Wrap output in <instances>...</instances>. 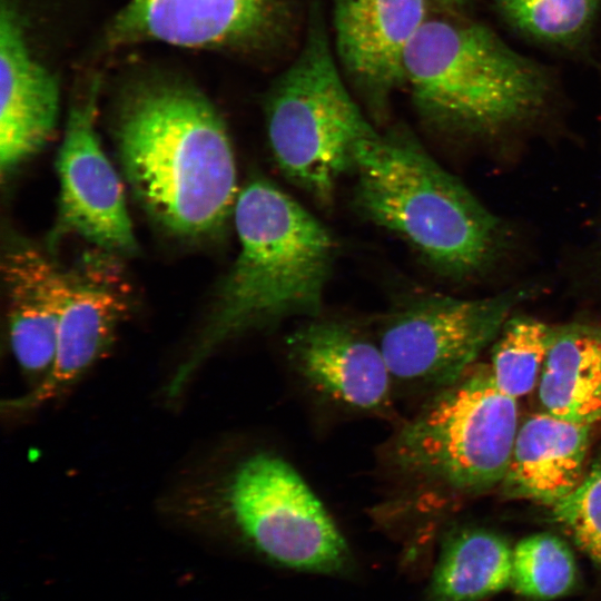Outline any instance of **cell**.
<instances>
[{
    "instance_id": "cell-17",
    "label": "cell",
    "mask_w": 601,
    "mask_h": 601,
    "mask_svg": "<svg viewBox=\"0 0 601 601\" xmlns=\"http://www.w3.org/2000/svg\"><path fill=\"white\" fill-rule=\"evenodd\" d=\"M544 412L591 427L601 420V326L553 328L539 380Z\"/></svg>"
},
{
    "instance_id": "cell-20",
    "label": "cell",
    "mask_w": 601,
    "mask_h": 601,
    "mask_svg": "<svg viewBox=\"0 0 601 601\" xmlns=\"http://www.w3.org/2000/svg\"><path fill=\"white\" fill-rule=\"evenodd\" d=\"M516 31L538 42L571 47L592 28L601 0H494Z\"/></svg>"
},
{
    "instance_id": "cell-1",
    "label": "cell",
    "mask_w": 601,
    "mask_h": 601,
    "mask_svg": "<svg viewBox=\"0 0 601 601\" xmlns=\"http://www.w3.org/2000/svg\"><path fill=\"white\" fill-rule=\"evenodd\" d=\"M117 145L136 197L170 233L204 237L233 214L239 191L231 141L196 89L164 82L135 90L119 115Z\"/></svg>"
},
{
    "instance_id": "cell-5",
    "label": "cell",
    "mask_w": 601,
    "mask_h": 601,
    "mask_svg": "<svg viewBox=\"0 0 601 601\" xmlns=\"http://www.w3.org/2000/svg\"><path fill=\"white\" fill-rule=\"evenodd\" d=\"M404 82L435 126L496 135L534 119L552 95L550 72L486 26L427 19L407 47Z\"/></svg>"
},
{
    "instance_id": "cell-9",
    "label": "cell",
    "mask_w": 601,
    "mask_h": 601,
    "mask_svg": "<svg viewBox=\"0 0 601 601\" xmlns=\"http://www.w3.org/2000/svg\"><path fill=\"white\" fill-rule=\"evenodd\" d=\"M98 92L95 79L69 110L57 158L56 231L78 235L98 249L124 255L136 249V238L120 178L96 132Z\"/></svg>"
},
{
    "instance_id": "cell-12",
    "label": "cell",
    "mask_w": 601,
    "mask_h": 601,
    "mask_svg": "<svg viewBox=\"0 0 601 601\" xmlns=\"http://www.w3.org/2000/svg\"><path fill=\"white\" fill-rule=\"evenodd\" d=\"M284 9V0H129L110 24L108 43L247 47L266 39L278 27Z\"/></svg>"
},
{
    "instance_id": "cell-2",
    "label": "cell",
    "mask_w": 601,
    "mask_h": 601,
    "mask_svg": "<svg viewBox=\"0 0 601 601\" xmlns=\"http://www.w3.org/2000/svg\"><path fill=\"white\" fill-rule=\"evenodd\" d=\"M234 223L239 252L194 353L177 371L176 395L218 345L293 317L321 316L336 255L328 229L298 201L265 178L238 193Z\"/></svg>"
},
{
    "instance_id": "cell-11",
    "label": "cell",
    "mask_w": 601,
    "mask_h": 601,
    "mask_svg": "<svg viewBox=\"0 0 601 601\" xmlns=\"http://www.w3.org/2000/svg\"><path fill=\"white\" fill-rule=\"evenodd\" d=\"M67 273L53 361L31 391L9 403L12 410H32L60 394L102 354L129 312L131 287L116 254L96 248Z\"/></svg>"
},
{
    "instance_id": "cell-3",
    "label": "cell",
    "mask_w": 601,
    "mask_h": 601,
    "mask_svg": "<svg viewBox=\"0 0 601 601\" xmlns=\"http://www.w3.org/2000/svg\"><path fill=\"white\" fill-rule=\"evenodd\" d=\"M519 431L515 398L474 364L425 397L383 444L380 470L386 514L428 516L450 501L502 482Z\"/></svg>"
},
{
    "instance_id": "cell-10",
    "label": "cell",
    "mask_w": 601,
    "mask_h": 601,
    "mask_svg": "<svg viewBox=\"0 0 601 601\" xmlns=\"http://www.w3.org/2000/svg\"><path fill=\"white\" fill-rule=\"evenodd\" d=\"M285 354L293 373L319 401L348 414L395 416L396 394L375 335L318 316L286 337Z\"/></svg>"
},
{
    "instance_id": "cell-4",
    "label": "cell",
    "mask_w": 601,
    "mask_h": 601,
    "mask_svg": "<svg viewBox=\"0 0 601 601\" xmlns=\"http://www.w3.org/2000/svg\"><path fill=\"white\" fill-rule=\"evenodd\" d=\"M354 201L434 272L464 279L489 269L506 244L503 223L410 134L378 132L358 149Z\"/></svg>"
},
{
    "instance_id": "cell-7",
    "label": "cell",
    "mask_w": 601,
    "mask_h": 601,
    "mask_svg": "<svg viewBox=\"0 0 601 601\" xmlns=\"http://www.w3.org/2000/svg\"><path fill=\"white\" fill-rule=\"evenodd\" d=\"M530 294L524 286L484 298L426 295L398 305L375 334L395 394L427 397L456 381Z\"/></svg>"
},
{
    "instance_id": "cell-8",
    "label": "cell",
    "mask_w": 601,
    "mask_h": 601,
    "mask_svg": "<svg viewBox=\"0 0 601 601\" xmlns=\"http://www.w3.org/2000/svg\"><path fill=\"white\" fill-rule=\"evenodd\" d=\"M224 501L242 534L268 559L312 572L345 565L348 550L336 523L282 455L260 450L243 459L228 477Z\"/></svg>"
},
{
    "instance_id": "cell-15",
    "label": "cell",
    "mask_w": 601,
    "mask_h": 601,
    "mask_svg": "<svg viewBox=\"0 0 601 601\" xmlns=\"http://www.w3.org/2000/svg\"><path fill=\"white\" fill-rule=\"evenodd\" d=\"M2 270L13 355L26 373L46 374L69 296L68 273L27 245L7 252Z\"/></svg>"
},
{
    "instance_id": "cell-18",
    "label": "cell",
    "mask_w": 601,
    "mask_h": 601,
    "mask_svg": "<svg viewBox=\"0 0 601 601\" xmlns=\"http://www.w3.org/2000/svg\"><path fill=\"white\" fill-rule=\"evenodd\" d=\"M513 550L501 536L465 529L445 542L431 585L432 601H479L510 585Z\"/></svg>"
},
{
    "instance_id": "cell-22",
    "label": "cell",
    "mask_w": 601,
    "mask_h": 601,
    "mask_svg": "<svg viewBox=\"0 0 601 601\" xmlns=\"http://www.w3.org/2000/svg\"><path fill=\"white\" fill-rule=\"evenodd\" d=\"M551 509L555 521L601 570V463Z\"/></svg>"
},
{
    "instance_id": "cell-23",
    "label": "cell",
    "mask_w": 601,
    "mask_h": 601,
    "mask_svg": "<svg viewBox=\"0 0 601 601\" xmlns=\"http://www.w3.org/2000/svg\"><path fill=\"white\" fill-rule=\"evenodd\" d=\"M445 9H461L469 0H434Z\"/></svg>"
},
{
    "instance_id": "cell-13",
    "label": "cell",
    "mask_w": 601,
    "mask_h": 601,
    "mask_svg": "<svg viewBox=\"0 0 601 601\" xmlns=\"http://www.w3.org/2000/svg\"><path fill=\"white\" fill-rule=\"evenodd\" d=\"M427 0H334L337 61L368 110L383 119L404 82L408 45L428 19Z\"/></svg>"
},
{
    "instance_id": "cell-16",
    "label": "cell",
    "mask_w": 601,
    "mask_h": 601,
    "mask_svg": "<svg viewBox=\"0 0 601 601\" xmlns=\"http://www.w3.org/2000/svg\"><path fill=\"white\" fill-rule=\"evenodd\" d=\"M589 440V426L546 412L530 416L514 441L502 481L505 492L553 506L582 481Z\"/></svg>"
},
{
    "instance_id": "cell-21",
    "label": "cell",
    "mask_w": 601,
    "mask_h": 601,
    "mask_svg": "<svg viewBox=\"0 0 601 601\" xmlns=\"http://www.w3.org/2000/svg\"><path fill=\"white\" fill-rule=\"evenodd\" d=\"M575 580L573 553L560 538L549 533L533 534L514 548L510 585L518 594L551 600L570 592Z\"/></svg>"
},
{
    "instance_id": "cell-6",
    "label": "cell",
    "mask_w": 601,
    "mask_h": 601,
    "mask_svg": "<svg viewBox=\"0 0 601 601\" xmlns=\"http://www.w3.org/2000/svg\"><path fill=\"white\" fill-rule=\"evenodd\" d=\"M321 21L268 92V145L282 174L328 205L342 176L353 173L359 147L378 134L339 72Z\"/></svg>"
},
{
    "instance_id": "cell-19",
    "label": "cell",
    "mask_w": 601,
    "mask_h": 601,
    "mask_svg": "<svg viewBox=\"0 0 601 601\" xmlns=\"http://www.w3.org/2000/svg\"><path fill=\"white\" fill-rule=\"evenodd\" d=\"M553 327L528 316L510 317L492 349L490 371L497 388L518 400L536 383L549 352Z\"/></svg>"
},
{
    "instance_id": "cell-14",
    "label": "cell",
    "mask_w": 601,
    "mask_h": 601,
    "mask_svg": "<svg viewBox=\"0 0 601 601\" xmlns=\"http://www.w3.org/2000/svg\"><path fill=\"white\" fill-rule=\"evenodd\" d=\"M0 169L10 175L51 138L59 112L55 76L31 53L6 0L0 14Z\"/></svg>"
}]
</instances>
